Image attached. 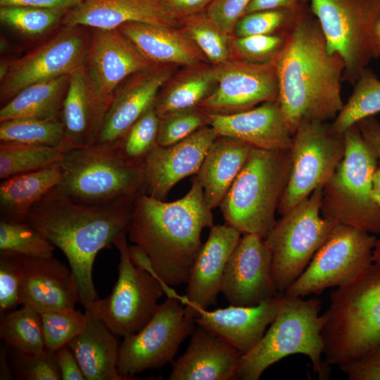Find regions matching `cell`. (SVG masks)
<instances>
[{
	"mask_svg": "<svg viewBox=\"0 0 380 380\" xmlns=\"http://www.w3.org/2000/svg\"><path fill=\"white\" fill-rule=\"evenodd\" d=\"M0 337L14 350L38 353L45 348L41 313L21 305L1 315Z\"/></svg>",
	"mask_w": 380,
	"mask_h": 380,
	"instance_id": "obj_35",
	"label": "cell"
},
{
	"mask_svg": "<svg viewBox=\"0 0 380 380\" xmlns=\"http://www.w3.org/2000/svg\"><path fill=\"white\" fill-rule=\"evenodd\" d=\"M0 379H11V372L7 361L6 350L1 348L0 353Z\"/></svg>",
	"mask_w": 380,
	"mask_h": 380,
	"instance_id": "obj_56",
	"label": "cell"
},
{
	"mask_svg": "<svg viewBox=\"0 0 380 380\" xmlns=\"http://www.w3.org/2000/svg\"><path fill=\"white\" fill-rule=\"evenodd\" d=\"M113 245L119 252L118 277L110 295L98 298L84 308L113 333L123 338L138 332L151 319L158 300L179 296L171 286L132 262L127 232L118 234Z\"/></svg>",
	"mask_w": 380,
	"mask_h": 380,
	"instance_id": "obj_10",
	"label": "cell"
},
{
	"mask_svg": "<svg viewBox=\"0 0 380 380\" xmlns=\"http://www.w3.org/2000/svg\"><path fill=\"white\" fill-rule=\"evenodd\" d=\"M339 368L350 380H380V346Z\"/></svg>",
	"mask_w": 380,
	"mask_h": 380,
	"instance_id": "obj_49",
	"label": "cell"
},
{
	"mask_svg": "<svg viewBox=\"0 0 380 380\" xmlns=\"http://www.w3.org/2000/svg\"><path fill=\"white\" fill-rule=\"evenodd\" d=\"M111 100L97 91L84 65L72 72L61 111L63 146L70 151L95 144Z\"/></svg>",
	"mask_w": 380,
	"mask_h": 380,
	"instance_id": "obj_23",
	"label": "cell"
},
{
	"mask_svg": "<svg viewBox=\"0 0 380 380\" xmlns=\"http://www.w3.org/2000/svg\"><path fill=\"white\" fill-rule=\"evenodd\" d=\"M129 22L181 27L161 0H82L64 15L61 24L94 29H115Z\"/></svg>",
	"mask_w": 380,
	"mask_h": 380,
	"instance_id": "obj_26",
	"label": "cell"
},
{
	"mask_svg": "<svg viewBox=\"0 0 380 380\" xmlns=\"http://www.w3.org/2000/svg\"><path fill=\"white\" fill-rule=\"evenodd\" d=\"M213 226L212 210L195 177L187 194L175 201L165 202L145 192L139 194L127 234L147 253L160 279L175 286L187 283L203 245L202 230Z\"/></svg>",
	"mask_w": 380,
	"mask_h": 380,
	"instance_id": "obj_3",
	"label": "cell"
},
{
	"mask_svg": "<svg viewBox=\"0 0 380 380\" xmlns=\"http://www.w3.org/2000/svg\"><path fill=\"white\" fill-rule=\"evenodd\" d=\"M118 29L153 65L186 67L203 63L206 58L181 27L129 22Z\"/></svg>",
	"mask_w": 380,
	"mask_h": 380,
	"instance_id": "obj_28",
	"label": "cell"
},
{
	"mask_svg": "<svg viewBox=\"0 0 380 380\" xmlns=\"http://www.w3.org/2000/svg\"><path fill=\"white\" fill-rule=\"evenodd\" d=\"M343 136L344 156L322 188V215L338 224L380 235V208L372 196V177L379 160L356 125Z\"/></svg>",
	"mask_w": 380,
	"mask_h": 380,
	"instance_id": "obj_8",
	"label": "cell"
},
{
	"mask_svg": "<svg viewBox=\"0 0 380 380\" xmlns=\"http://www.w3.org/2000/svg\"><path fill=\"white\" fill-rule=\"evenodd\" d=\"M83 26L67 27L24 56L7 62V72L0 80L3 106L21 90L33 84L70 75L83 66L91 32Z\"/></svg>",
	"mask_w": 380,
	"mask_h": 380,
	"instance_id": "obj_15",
	"label": "cell"
},
{
	"mask_svg": "<svg viewBox=\"0 0 380 380\" xmlns=\"http://www.w3.org/2000/svg\"><path fill=\"white\" fill-rule=\"evenodd\" d=\"M288 30L279 34L236 37L232 39V49L239 58L249 61H272L281 49Z\"/></svg>",
	"mask_w": 380,
	"mask_h": 380,
	"instance_id": "obj_46",
	"label": "cell"
},
{
	"mask_svg": "<svg viewBox=\"0 0 380 380\" xmlns=\"http://www.w3.org/2000/svg\"><path fill=\"white\" fill-rule=\"evenodd\" d=\"M310 0H252L245 14L262 10L289 9L299 11L308 6Z\"/></svg>",
	"mask_w": 380,
	"mask_h": 380,
	"instance_id": "obj_52",
	"label": "cell"
},
{
	"mask_svg": "<svg viewBox=\"0 0 380 380\" xmlns=\"http://www.w3.org/2000/svg\"><path fill=\"white\" fill-rule=\"evenodd\" d=\"M175 67L153 65L125 79L113 93L96 143L118 141L154 104L159 91L172 76Z\"/></svg>",
	"mask_w": 380,
	"mask_h": 380,
	"instance_id": "obj_20",
	"label": "cell"
},
{
	"mask_svg": "<svg viewBox=\"0 0 380 380\" xmlns=\"http://www.w3.org/2000/svg\"><path fill=\"white\" fill-rule=\"evenodd\" d=\"M68 151L63 146L2 141L0 143V178L3 180L46 167L61 162Z\"/></svg>",
	"mask_w": 380,
	"mask_h": 380,
	"instance_id": "obj_34",
	"label": "cell"
},
{
	"mask_svg": "<svg viewBox=\"0 0 380 380\" xmlns=\"http://www.w3.org/2000/svg\"><path fill=\"white\" fill-rule=\"evenodd\" d=\"M92 29L84 66L97 91L111 99L125 79L153 64L118 28Z\"/></svg>",
	"mask_w": 380,
	"mask_h": 380,
	"instance_id": "obj_21",
	"label": "cell"
},
{
	"mask_svg": "<svg viewBox=\"0 0 380 380\" xmlns=\"http://www.w3.org/2000/svg\"><path fill=\"white\" fill-rule=\"evenodd\" d=\"M20 265L19 255L0 253V313L14 310L19 302Z\"/></svg>",
	"mask_w": 380,
	"mask_h": 380,
	"instance_id": "obj_47",
	"label": "cell"
},
{
	"mask_svg": "<svg viewBox=\"0 0 380 380\" xmlns=\"http://www.w3.org/2000/svg\"><path fill=\"white\" fill-rule=\"evenodd\" d=\"M372 196L375 203L380 208V163L372 177Z\"/></svg>",
	"mask_w": 380,
	"mask_h": 380,
	"instance_id": "obj_55",
	"label": "cell"
},
{
	"mask_svg": "<svg viewBox=\"0 0 380 380\" xmlns=\"http://www.w3.org/2000/svg\"><path fill=\"white\" fill-rule=\"evenodd\" d=\"M373 264L380 269V239H377L373 251Z\"/></svg>",
	"mask_w": 380,
	"mask_h": 380,
	"instance_id": "obj_57",
	"label": "cell"
},
{
	"mask_svg": "<svg viewBox=\"0 0 380 380\" xmlns=\"http://www.w3.org/2000/svg\"><path fill=\"white\" fill-rule=\"evenodd\" d=\"M355 125L380 162V122L373 116H370L360 120Z\"/></svg>",
	"mask_w": 380,
	"mask_h": 380,
	"instance_id": "obj_53",
	"label": "cell"
},
{
	"mask_svg": "<svg viewBox=\"0 0 380 380\" xmlns=\"http://www.w3.org/2000/svg\"><path fill=\"white\" fill-rule=\"evenodd\" d=\"M251 1L252 0H213L205 12L222 31L232 36L237 22L244 15Z\"/></svg>",
	"mask_w": 380,
	"mask_h": 380,
	"instance_id": "obj_48",
	"label": "cell"
},
{
	"mask_svg": "<svg viewBox=\"0 0 380 380\" xmlns=\"http://www.w3.org/2000/svg\"><path fill=\"white\" fill-rule=\"evenodd\" d=\"M290 171L289 149L253 147L220 205L226 224L265 238L277 222Z\"/></svg>",
	"mask_w": 380,
	"mask_h": 380,
	"instance_id": "obj_5",
	"label": "cell"
},
{
	"mask_svg": "<svg viewBox=\"0 0 380 380\" xmlns=\"http://www.w3.org/2000/svg\"><path fill=\"white\" fill-rule=\"evenodd\" d=\"M61 165L62 176L56 187L81 204H107L136 198L144 192V160H126L115 144L95 143L70 150Z\"/></svg>",
	"mask_w": 380,
	"mask_h": 380,
	"instance_id": "obj_7",
	"label": "cell"
},
{
	"mask_svg": "<svg viewBox=\"0 0 380 380\" xmlns=\"http://www.w3.org/2000/svg\"><path fill=\"white\" fill-rule=\"evenodd\" d=\"M65 127L61 118H19L1 122L0 141L63 146Z\"/></svg>",
	"mask_w": 380,
	"mask_h": 380,
	"instance_id": "obj_37",
	"label": "cell"
},
{
	"mask_svg": "<svg viewBox=\"0 0 380 380\" xmlns=\"http://www.w3.org/2000/svg\"><path fill=\"white\" fill-rule=\"evenodd\" d=\"M380 112V80L366 69L355 84L348 101L331 124L333 129L343 134L360 120Z\"/></svg>",
	"mask_w": 380,
	"mask_h": 380,
	"instance_id": "obj_36",
	"label": "cell"
},
{
	"mask_svg": "<svg viewBox=\"0 0 380 380\" xmlns=\"http://www.w3.org/2000/svg\"><path fill=\"white\" fill-rule=\"evenodd\" d=\"M166 9L175 17L182 18L205 11L213 0H161Z\"/></svg>",
	"mask_w": 380,
	"mask_h": 380,
	"instance_id": "obj_51",
	"label": "cell"
},
{
	"mask_svg": "<svg viewBox=\"0 0 380 380\" xmlns=\"http://www.w3.org/2000/svg\"><path fill=\"white\" fill-rule=\"evenodd\" d=\"M221 293L230 305L255 306L278 293L272 274V253L264 238L243 234L224 270Z\"/></svg>",
	"mask_w": 380,
	"mask_h": 380,
	"instance_id": "obj_17",
	"label": "cell"
},
{
	"mask_svg": "<svg viewBox=\"0 0 380 380\" xmlns=\"http://www.w3.org/2000/svg\"><path fill=\"white\" fill-rule=\"evenodd\" d=\"M55 355L62 380H85L75 356L68 346L58 349Z\"/></svg>",
	"mask_w": 380,
	"mask_h": 380,
	"instance_id": "obj_50",
	"label": "cell"
},
{
	"mask_svg": "<svg viewBox=\"0 0 380 380\" xmlns=\"http://www.w3.org/2000/svg\"><path fill=\"white\" fill-rule=\"evenodd\" d=\"M70 75L33 84L21 90L2 106L0 122L19 118H61Z\"/></svg>",
	"mask_w": 380,
	"mask_h": 380,
	"instance_id": "obj_33",
	"label": "cell"
},
{
	"mask_svg": "<svg viewBox=\"0 0 380 380\" xmlns=\"http://www.w3.org/2000/svg\"><path fill=\"white\" fill-rule=\"evenodd\" d=\"M180 23L181 28L213 65L231 58L232 36L222 31L205 11L184 18Z\"/></svg>",
	"mask_w": 380,
	"mask_h": 380,
	"instance_id": "obj_38",
	"label": "cell"
},
{
	"mask_svg": "<svg viewBox=\"0 0 380 380\" xmlns=\"http://www.w3.org/2000/svg\"><path fill=\"white\" fill-rule=\"evenodd\" d=\"M12 364L14 373L19 379L61 380L55 352L46 348L38 353L14 350Z\"/></svg>",
	"mask_w": 380,
	"mask_h": 380,
	"instance_id": "obj_45",
	"label": "cell"
},
{
	"mask_svg": "<svg viewBox=\"0 0 380 380\" xmlns=\"http://www.w3.org/2000/svg\"><path fill=\"white\" fill-rule=\"evenodd\" d=\"M322 188L282 215L264 238L272 253V274L279 293L304 272L338 224L321 213Z\"/></svg>",
	"mask_w": 380,
	"mask_h": 380,
	"instance_id": "obj_9",
	"label": "cell"
},
{
	"mask_svg": "<svg viewBox=\"0 0 380 380\" xmlns=\"http://www.w3.org/2000/svg\"><path fill=\"white\" fill-rule=\"evenodd\" d=\"M375 235L338 224L300 276L284 292L304 297L350 284L373 265Z\"/></svg>",
	"mask_w": 380,
	"mask_h": 380,
	"instance_id": "obj_12",
	"label": "cell"
},
{
	"mask_svg": "<svg viewBox=\"0 0 380 380\" xmlns=\"http://www.w3.org/2000/svg\"><path fill=\"white\" fill-rule=\"evenodd\" d=\"M374 35L376 44L380 50V16L377 19L374 28Z\"/></svg>",
	"mask_w": 380,
	"mask_h": 380,
	"instance_id": "obj_58",
	"label": "cell"
},
{
	"mask_svg": "<svg viewBox=\"0 0 380 380\" xmlns=\"http://www.w3.org/2000/svg\"><path fill=\"white\" fill-rule=\"evenodd\" d=\"M321 300L284 294L277 315L261 340L242 355L236 379L258 380L272 365L285 357L303 354L310 357L321 379L329 376V365L322 359L324 343L319 315Z\"/></svg>",
	"mask_w": 380,
	"mask_h": 380,
	"instance_id": "obj_6",
	"label": "cell"
},
{
	"mask_svg": "<svg viewBox=\"0 0 380 380\" xmlns=\"http://www.w3.org/2000/svg\"><path fill=\"white\" fill-rule=\"evenodd\" d=\"M253 148L226 136H218L212 143L196 176L209 208L220 205Z\"/></svg>",
	"mask_w": 380,
	"mask_h": 380,
	"instance_id": "obj_29",
	"label": "cell"
},
{
	"mask_svg": "<svg viewBox=\"0 0 380 380\" xmlns=\"http://www.w3.org/2000/svg\"><path fill=\"white\" fill-rule=\"evenodd\" d=\"M68 11L22 6H0V20L23 34L37 36L61 23Z\"/></svg>",
	"mask_w": 380,
	"mask_h": 380,
	"instance_id": "obj_40",
	"label": "cell"
},
{
	"mask_svg": "<svg viewBox=\"0 0 380 380\" xmlns=\"http://www.w3.org/2000/svg\"><path fill=\"white\" fill-rule=\"evenodd\" d=\"M136 198L103 205L73 201L56 186L31 208L26 222L65 255L84 307L97 299L93 267L97 254L127 229Z\"/></svg>",
	"mask_w": 380,
	"mask_h": 380,
	"instance_id": "obj_2",
	"label": "cell"
},
{
	"mask_svg": "<svg viewBox=\"0 0 380 380\" xmlns=\"http://www.w3.org/2000/svg\"><path fill=\"white\" fill-rule=\"evenodd\" d=\"M284 293L255 306L230 305L213 311L201 310L196 323L244 355L253 348L275 319Z\"/></svg>",
	"mask_w": 380,
	"mask_h": 380,
	"instance_id": "obj_24",
	"label": "cell"
},
{
	"mask_svg": "<svg viewBox=\"0 0 380 380\" xmlns=\"http://www.w3.org/2000/svg\"><path fill=\"white\" fill-rule=\"evenodd\" d=\"M241 239V233L225 224L210 227L193 264L184 297L186 310L195 318L201 310L216 305L226 264Z\"/></svg>",
	"mask_w": 380,
	"mask_h": 380,
	"instance_id": "obj_22",
	"label": "cell"
},
{
	"mask_svg": "<svg viewBox=\"0 0 380 380\" xmlns=\"http://www.w3.org/2000/svg\"><path fill=\"white\" fill-rule=\"evenodd\" d=\"M45 348L53 352L68 346L86 327L87 315L79 310L41 313Z\"/></svg>",
	"mask_w": 380,
	"mask_h": 380,
	"instance_id": "obj_42",
	"label": "cell"
},
{
	"mask_svg": "<svg viewBox=\"0 0 380 380\" xmlns=\"http://www.w3.org/2000/svg\"><path fill=\"white\" fill-rule=\"evenodd\" d=\"M61 162L3 179L0 185L1 219L26 222L32 206L61 181Z\"/></svg>",
	"mask_w": 380,
	"mask_h": 380,
	"instance_id": "obj_31",
	"label": "cell"
},
{
	"mask_svg": "<svg viewBox=\"0 0 380 380\" xmlns=\"http://www.w3.org/2000/svg\"><path fill=\"white\" fill-rule=\"evenodd\" d=\"M84 329L68 345L75 356L85 380H125L118 369V336L89 310Z\"/></svg>",
	"mask_w": 380,
	"mask_h": 380,
	"instance_id": "obj_30",
	"label": "cell"
},
{
	"mask_svg": "<svg viewBox=\"0 0 380 380\" xmlns=\"http://www.w3.org/2000/svg\"><path fill=\"white\" fill-rule=\"evenodd\" d=\"M289 151L291 171L277 210L281 215L331 177L344 156V136L327 122H303L296 129Z\"/></svg>",
	"mask_w": 380,
	"mask_h": 380,
	"instance_id": "obj_14",
	"label": "cell"
},
{
	"mask_svg": "<svg viewBox=\"0 0 380 380\" xmlns=\"http://www.w3.org/2000/svg\"><path fill=\"white\" fill-rule=\"evenodd\" d=\"M241 353L223 339L200 327L172 364L170 380H234Z\"/></svg>",
	"mask_w": 380,
	"mask_h": 380,
	"instance_id": "obj_27",
	"label": "cell"
},
{
	"mask_svg": "<svg viewBox=\"0 0 380 380\" xmlns=\"http://www.w3.org/2000/svg\"><path fill=\"white\" fill-rule=\"evenodd\" d=\"M213 66L216 87L198 106L206 113L232 114L278 99L275 58L267 62H252L231 57Z\"/></svg>",
	"mask_w": 380,
	"mask_h": 380,
	"instance_id": "obj_16",
	"label": "cell"
},
{
	"mask_svg": "<svg viewBox=\"0 0 380 380\" xmlns=\"http://www.w3.org/2000/svg\"><path fill=\"white\" fill-rule=\"evenodd\" d=\"M55 246L34 227L24 222L0 220V251L28 257L49 258Z\"/></svg>",
	"mask_w": 380,
	"mask_h": 380,
	"instance_id": "obj_39",
	"label": "cell"
},
{
	"mask_svg": "<svg viewBox=\"0 0 380 380\" xmlns=\"http://www.w3.org/2000/svg\"><path fill=\"white\" fill-rule=\"evenodd\" d=\"M19 302L42 313L75 309L79 289L70 267L49 258L19 255Z\"/></svg>",
	"mask_w": 380,
	"mask_h": 380,
	"instance_id": "obj_19",
	"label": "cell"
},
{
	"mask_svg": "<svg viewBox=\"0 0 380 380\" xmlns=\"http://www.w3.org/2000/svg\"><path fill=\"white\" fill-rule=\"evenodd\" d=\"M329 53L344 61L343 79L355 84L368 63L380 55L374 28L380 0H310Z\"/></svg>",
	"mask_w": 380,
	"mask_h": 380,
	"instance_id": "obj_11",
	"label": "cell"
},
{
	"mask_svg": "<svg viewBox=\"0 0 380 380\" xmlns=\"http://www.w3.org/2000/svg\"><path fill=\"white\" fill-rule=\"evenodd\" d=\"M303 9H270L247 13L239 20L234 32L241 37L287 30Z\"/></svg>",
	"mask_w": 380,
	"mask_h": 380,
	"instance_id": "obj_44",
	"label": "cell"
},
{
	"mask_svg": "<svg viewBox=\"0 0 380 380\" xmlns=\"http://www.w3.org/2000/svg\"><path fill=\"white\" fill-rule=\"evenodd\" d=\"M208 125H210L208 113L198 106L169 113L160 118L157 144H174Z\"/></svg>",
	"mask_w": 380,
	"mask_h": 380,
	"instance_id": "obj_43",
	"label": "cell"
},
{
	"mask_svg": "<svg viewBox=\"0 0 380 380\" xmlns=\"http://www.w3.org/2000/svg\"><path fill=\"white\" fill-rule=\"evenodd\" d=\"M82 0H0V6H22L70 10Z\"/></svg>",
	"mask_w": 380,
	"mask_h": 380,
	"instance_id": "obj_54",
	"label": "cell"
},
{
	"mask_svg": "<svg viewBox=\"0 0 380 380\" xmlns=\"http://www.w3.org/2000/svg\"><path fill=\"white\" fill-rule=\"evenodd\" d=\"M325 362L338 367L380 346V269L337 288L320 315Z\"/></svg>",
	"mask_w": 380,
	"mask_h": 380,
	"instance_id": "obj_4",
	"label": "cell"
},
{
	"mask_svg": "<svg viewBox=\"0 0 380 380\" xmlns=\"http://www.w3.org/2000/svg\"><path fill=\"white\" fill-rule=\"evenodd\" d=\"M218 136L215 129L208 125L174 144L156 145L144 158V192L163 200L178 182L197 174Z\"/></svg>",
	"mask_w": 380,
	"mask_h": 380,
	"instance_id": "obj_18",
	"label": "cell"
},
{
	"mask_svg": "<svg viewBox=\"0 0 380 380\" xmlns=\"http://www.w3.org/2000/svg\"><path fill=\"white\" fill-rule=\"evenodd\" d=\"M159 123L160 118L153 104L118 141L114 143L121 156L132 162L143 160L158 145Z\"/></svg>",
	"mask_w": 380,
	"mask_h": 380,
	"instance_id": "obj_41",
	"label": "cell"
},
{
	"mask_svg": "<svg viewBox=\"0 0 380 380\" xmlns=\"http://www.w3.org/2000/svg\"><path fill=\"white\" fill-rule=\"evenodd\" d=\"M195 317L185 308L184 297L167 296L149 322L120 344L118 369L125 380L172 362L182 341L194 331Z\"/></svg>",
	"mask_w": 380,
	"mask_h": 380,
	"instance_id": "obj_13",
	"label": "cell"
},
{
	"mask_svg": "<svg viewBox=\"0 0 380 380\" xmlns=\"http://www.w3.org/2000/svg\"><path fill=\"white\" fill-rule=\"evenodd\" d=\"M275 64L277 101L293 134L303 122L335 119L344 105L341 89L345 63L338 54L328 52L310 6L289 28Z\"/></svg>",
	"mask_w": 380,
	"mask_h": 380,
	"instance_id": "obj_1",
	"label": "cell"
},
{
	"mask_svg": "<svg viewBox=\"0 0 380 380\" xmlns=\"http://www.w3.org/2000/svg\"><path fill=\"white\" fill-rule=\"evenodd\" d=\"M208 115L210 125L219 136L233 137L258 148H291L293 134L277 100L239 113Z\"/></svg>",
	"mask_w": 380,
	"mask_h": 380,
	"instance_id": "obj_25",
	"label": "cell"
},
{
	"mask_svg": "<svg viewBox=\"0 0 380 380\" xmlns=\"http://www.w3.org/2000/svg\"><path fill=\"white\" fill-rule=\"evenodd\" d=\"M216 85L213 65L186 66L160 89L154 102L155 110L160 118L175 110L198 106Z\"/></svg>",
	"mask_w": 380,
	"mask_h": 380,
	"instance_id": "obj_32",
	"label": "cell"
}]
</instances>
